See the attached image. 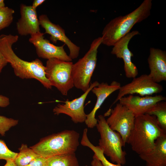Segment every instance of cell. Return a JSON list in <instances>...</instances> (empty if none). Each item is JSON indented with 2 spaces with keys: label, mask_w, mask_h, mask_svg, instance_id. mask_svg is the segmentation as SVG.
<instances>
[{
  "label": "cell",
  "mask_w": 166,
  "mask_h": 166,
  "mask_svg": "<svg viewBox=\"0 0 166 166\" xmlns=\"http://www.w3.org/2000/svg\"><path fill=\"white\" fill-rule=\"evenodd\" d=\"M121 87L120 83L113 81L110 85L102 82L92 89L91 91L96 96L97 100L92 111L87 114L85 122L88 128H93L96 126L97 123V119L95 118L96 112L106 98L115 91L119 90Z\"/></svg>",
  "instance_id": "9a60e30c"
},
{
  "label": "cell",
  "mask_w": 166,
  "mask_h": 166,
  "mask_svg": "<svg viewBox=\"0 0 166 166\" xmlns=\"http://www.w3.org/2000/svg\"><path fill=\"white\" fill-rule=\"evenodd\" d=\"M87 131L84 130L81 143L85 146L90 148L94 152V155L99 159L103 166H122V165L113 163L109 161L104 155L102 150L98 146H95L89 140L87 135Z\"/></svg>",
  "instance_id": "7402d4cb"
},
{
  "label": "cell",
  "mask_w": 166,
  "mask_h": 166,
  "mask_svg": "<svg viewBox=\"0 0 166 166\" xmlns=\"http://www.w3.org/2000/svg\"><path fill=\"white\" fill-rule=\"evenodd\" d=\"M72 62L56 58L48 60L46 62L45 76L52 86H54L63 95L74 87L71 76Z\"/></svg>",
  "instance_id": "52a82bcc"
},
{
  "label": "cell",
  "mask_w": 166,
  "mask_h": 166,
  "mask_svg": "<svg viewBox=\"0 0 166 166\" xmlns=\"http://www.w3.org/2000/svg\"><path fill=\"white\" fill-rule=\"evenodd\" d=\"M19 150V152L14 160L17 166H25L41 156L26 144H22Z\"/></svg>",
  "instance_id": "ffe728a7"
},
{
  "label": "cell",
  "mask_w": 166,
  "mask_h": 166,
  "mask_svg": "<svg viewBox=\"0 0 166 166\" xmlns=\"http://www.w3.org/2000/svg\"><path fill=\"white\" fill-rule=\"evenodd\" d=\"M146 162V166H166V134L156 140L150 152L139 155Z\"/></svg>",
  "instance_id": "ac0fdd59"
},
{
  "label": "cell",
  "mask_w": 166,
  "mask_h": 166,
  "mask_svg": "<svg viewBox=\"0 0 166 166\" xmlns=\"http://www.w3.org/2000/svg\"><path fill=\"white\" fill-rule=\"evenodd\" d=\"M5 6L4 0H0V8L4 7Z\"/></svg>",
  "instance_id": "1f68e13d"
},
{
  "label": "cell",
  "mask_w": 166,
  "mask_h": 166,
  "mask_svg": "<svg viewBox=\"0 0 166 166\" xmlns=\"http://www.w3.org/2000/svg\"><path fill=\"white\" fill-rule=\"evenodd\" d=\"M44 34L39 32L30 35L29 40L34 46L39 57L47 60L56 58L65 61H72V59L64 50L65 44L60 46L55 45L45 39Z\"/></svg>",
  "instance_id": "8fae6325"
},
{
  "label": "cell",
  "mask_w": 166,
  "mask_h": 166,
  "mask_svg": "<svg viewBox=\"0 0 166 166\" xmlns=\"http://www.w3.org/2000/svg\"><path fill=\"white\" fill-rule=\"evenodd\" d=\"M150 69L148 74L155 82L166 81V52L159 49L151 48L148 58Z\"/></svg>",
  "instance_id": "e0dca14e"
},
{
  "label": "cell",
  "mask_w": 166,
  "mask_h": 166,
  "mask_svg": "<svg viewBox=\"0 0 166 166\" xmlns=\"http://www.w3.org/2000/svg\"><path fill=\"white\" fill-rule=\"evenodd\" d=\"M79 138L78 132L66 130L43 138L30 148L40 156L47 158L75 152L79 145Z\"/></svg>",
  "instance_id": "277c9868"
},
{
  "label": "cell",
  "mask_w": 166,
  "mask_h": 166,
  "mask_svg": "<svg viewBox=\"0 0 166 166\" xmlns=\"http://www.w3.org/2000/svg\"><path fill=\"white\" fill-rule=\"evenodd\" d=\"M46 166H80L75 152L54 156L47 158Z\"/></svg>",
  "instance_id": "d6986e66"
},
{
  "label": "cell",
  "mask_w": 166,
  "mask_h": 166,
  "mask_svg": "<svg viewBox=\"0 0 166 166\" xmlns=\"http://www.w3.org/2000/svg\"><path fill=\"white\" fill-rule=\"evenodd\" d=\"M18 153L10 150L4 141L0 140V160H14Z\"/></svg>",
  "instance_id": "d4e9b609"
},
{
  "label": "cell",
  "mask_w": 166,
  "mask_h": 166,
  "mask_svg": "<svg viewBox=\"0 0 166 166\" xmlns=\"http://www.w3.org/2000/svg\"><path fill=\"white\" fill-rule=\"evenodd\" d=\"M20 13V18L16 24L19 35L22 36L31 35L40 31V25L36 9L31 6L21 4Z\"/></svg>",
  "instance_id": "2e32d148"
},
{
  "label": "cell",
  "mask_w": 166,
  "mask_h": 166,
  "mask_svg": "<svg viewBox=\"0 0 166 166\" xmlns=\"http://www.w3.org/2000/svg\"><path fill=\"white\" fill-rule=\"evenodd\" d=\"M139 34L140 33L137 30L130 32L115 43L111 51V53L117 58L123 60L125 75L128 78H133L138 74L137 67L132 61L131 57L133 54L129 49L128 44L134 36Z\"/></svg>",
  "instance_id": "7c38bea8"
},
{
  "label": "cell",
  "mask_w": 166,
  "mask_h": 166,
  "mask_svg": "<svg viewBox=\"0 0 166 166\" xmlns=\"http://www.w3.org/2000/svg\"><path fill=\"white\" fill-rule=\"evenodd\" d=\"M18 120L0 115V135L4 136L6 132L16 125Z\"/></svg>",
  "instance_id": "cb8c5ba5"
},
{
  "label": "cell",
  "mask_w": 166,
  "mask_h": 166,
  "mask_svg": "<svg viewBox=\"0 0 166 166\" xmlns=\"http://www.w3.org/2000/svg\"><path fill=\"white\" fill-rule=\"evenodd\" d=\"M163 90L162 86L154 81L148 74H142L133 78L130 82L121 86L113 105L127 95L136 94L142 97L151 96L160 93Z\"/></svg>",
  "instance_id": "9c48e42d"
},
{
  "label": "cell",
  "mask_w": 166,
  "mask_h": 166,
  "mask_svg": "<svg viewBox=\"0 0 166 166\" xmlns=\"http://www.w3.org/2000/svg\"><path fill=\"white\" fill-rule=\"evenodd\" d=\"M6 162L3 166H17L15 163L14 161L11 160H6Z\"/></svg>",
  "instance_id": "4dcf8cb0"
},
{
  "label": "cell",
  "mask_w": 166,
  "mask_h": 166,
  "mask_svg": "<svg viewBox=\"0 0 166 166\" xmlns=\"http://www.w3.org/2000/svg\"><path fill=\"white\" fill-rule=\"evenodd\" d=\"M145 114L155 116L160 127L166 131V102H158L150 108Z\"/></svg>",
  "instance_id": "44dd1931"
},
{
  "label": "cell",
  "mask_w": 166,
  "mask_h": 166,
  "mask_svg": "<svg viewBox=\"0 0 166 166\" xmlns=\"http://www.w3.org/2000/svg\"><path fill=\"white\" fill-rule=\"evenodd\" d=\"M38 19L40 25L45 30V33L50 35V39L53 43H56L57 41L63 42L69 50V57L72 59L77 57L80 48L67 37L64 29L59 25L52 23L45 14L40 15Z\"/></svg>",
  "instance_id": "4fadbf2b"
},
{
  "label": "cell",
  "mask_w": 166,
  "mask_h": 166,
  "mask_svg": "<svg viewBox=\"0 0 166 166\" xmlns=\"http://www.w3.org/2000/svg\"><path fill=\"white\" fill-rule=\"evenodd\" d=\"M45 1V0H34L33 2L32 6L34 9L43 3Z\"/></svg>",
  "instance_id": "f546056e"
},
{
  "label": "cell",
  "mask_w": 166,
  "mask_h": 166,
  "mask_svg": "<svg viewBox=\"0 0 166 166\" xmlns=\"http://www.w3.org/2000/svg\"><path fill=\"white\" fill-rule=\"evenodd\" d=\"M47 162V158L40 156L25 166H46Z\"/></svg>",
  "instance_id": "484cf974"
},
{
  "label": "cell",
  "mask_w": 166,
  "mask_h": 166,
  "mask_svg": "<svg viewBox=\"0 0 166 166\" xmlns=\"http://www.w3.org/2000/svg\"><path fill=\"white\" fill-rule=\"evenodd\" d=\"M99 84L97 81H95L90 84L88 89L80 97L71 101L67 99L64 104H58L53 109L54 114L57 115L60 114L67 115L75 123L85 122L87 117L84 110L85 101L92 89Z\"/></svg>",
  "instance_id": "30bf717a"
},
{
  "label": "cell",
  "mask_w": 166,
  "mask_h": 166,
  "mask_svg": "<svg viewBox=\"0 0 166 166\" xmlns=\"http://www.w3.org/2000/svg\"><path fill=\"white\" fill-rule=\"evenodd\" d=\"M14 10L5 6L0 8V30L8 27L13 20Z\"/></svg>",
  "instance_id": "603a6c76"
},
{
  "label": "cell",
  "mask_w": 166,
  "mask_h": 166,
  "mask_svg": "<svg viewBox=\"0 0 166 166\" xmlns=\"http://www.w3.org/2000/svg\"><path fill=\"white\" fill-rule=\"evenodd\" d=\"M165 134L155 116L145 114L135 117L127 143L139 155L146 153L153 149L156 140Z\"/></svg>",
  "instance_id": "7a4b0ae2"
},
{
  "label": "cell",
  "mask_w": 166,
  "mask_h": 166,
  "mask_svg": "<svg viewBox=\"0 0 166 166\" xmlns=\"http://www.w3.org/2000/svg\"><path fill=\"white\" fill-rule=\"evenodd\" d=\"M108 115L110 116L106 120L107 124L112 130L119 133L125 145L134 126L135 116L126 107L119 103L105 113L106 116Z\"/></svg>",
  "instance_id": "ba28073f"
},
{
  "label": "cell",
  "mask_w": 166,
  "mask_h": 166,
  "mask_svg": "<svg viewBox=\"0 0 166 166\" xmlns=\"http://www.w3.org/2000/svg\"><path fill=\"white\" fill-rule=\"evenodd\" d=\"M166 99V97L161 95L142 97L130 94L121 98L119 101L120 103L126 107L136 117L145 114L156 103Z\"/></svg>",
  "instance_id": "5bb4252c"
},
{
  "label": "cell",
  "mask_w": 166,
  "mask_h": 166,
  "mask_svg": "<svg viewBox=\"0 0 166 166\" xmlns=\"http://www.w3.org/2000/svg\"><path fill=\"white\" fill-rule=\"evenodd\" d=\"M91 164L92 166H103L100 161L94 154Z\"/></svg>",
  "instance_id": "f1b7e54d"
},
{
  "label": "cell",
  "mask_w": 166,
  "mask_h": 166,
  "mask_svg": "<svg viewBox=\"0 0 166 166\" xmlns=\"http://www.w3.org/2000/svg\"><path fill=\"white\" fill-rule=\"evenodd\" d=\"M102 40L101 37L94 39L84 56L73 63L71 76L74 86L84 93L89 87L91 78L96 66L97 50Z\"/></svg>",
  "instance_id": "8992f818"
},
{
  "label": "cell",
  "mask_w": 166,
  "mask_h": 166,
  "mask_svg": "<svg viewBox=\"0 0 166 166\" xmlns=\"http://www.w3.org/2000/svg\"><path fill=\"white\" fill-rule=\"evenodd\" d=\"M17 35H0V52L13 69L15 75L22 79H34L47 89L52 86L45 76V67L42 61L36 59L31 61L24 60L18 57L12 48L18 40Z\"/></svg>",
  "instance_id": "6da1fadb"
},
{
  "label": "cell",
  "mask_w": 166,
  "mask_h": 166,
  "mask_svg": "<svg viewBox=\"0 0 166 166\" xmlns=\"http://www.w3.org/2000/svg\"><path fill=\"white\" fill-rule=\"evenodd\" d=\"M97 120L96 126L100 135L98 146L112 163L124 165L126 153L122 148L125 145L120 135L110 128L104 116L99 115Z\"/></svg>",
  "instance_id": "5b68a950"
},
{
  "label": "cell",
  "mask_w": 166,
  "mask_h": 166,
  "mask_svg": "<svg viewBox=\"0 0 166 166\" xmlns=\"http://www.w3.org/2000/svg\"><path fill=\"white\" fill-rule=\"evenodd\" d=\"M8 63L6 59L0 52V74L2 69Z\"/></svg>",
  "instance_id": "83f0119b"
},
{
  "label": "cell",
  "mask_w": 166,
  "mask_h": 166,
  "mask_svg": "<svg viewBox=\"0 0 166 166\" xmlns=\"http://www.w3.org/2000/svg\"><path fill=\"white\" fill-rule=\"evenodd\" d=\"M152 5V0H144L131 13L112 19L103 30L102 44L113 46L119 40L129 33L135 24L150 15Z\"/></svg>",
  "instance_id": "3957f363"
},
{
  "label": "cell",
  "mask_w": 166,
  "mask_h": 166,
  "mask_svg": "<svg viewBox=\"0 0 166 166\" xmlns=\"http://www.w3.org/2000/svg\"><path fill=\"white\" fill-rule=\"evenodd\" d=\"M10 104L9 98L5 96L0 95V107H6Z\"/></svg>",
  "instance_id": "4316f807"
}]
</instances>
